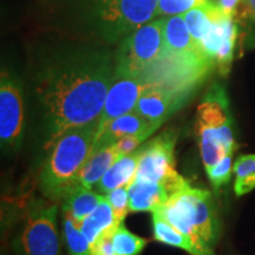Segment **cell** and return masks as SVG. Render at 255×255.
Returning a JSON list of instances; mask_svg holds the SVG:
<instances>
[{"label":"cell","mask_w":255,"mask_h":255,"mask_svg":"<svg viewBox=\"0 0 255 255\" xmlns=\"http://www.w3.org/2000/svg\"><path fill=\"white\" fill-rule=\"evenodd\" d=\"M105 199L109 201L113 207L115 219H116L117 225L124 222V219L130 210L129 207V186H124L116 188V189L109 191L105 194Z\"/></svg>","instance_id":"d4e9b609"},{"label":"cell","mask_w":255,"mask_h":255,"mask_svg":"<svg viewBox=\"0 0 255 255\" xmlns=\"http://www.w3.org/2000/svg\"><path fill=\"white\" fill-rule=\"evenodd\" d=\"M221 12L222 9L220 5L209 1L205 5L191 8L190 11L183 13L184 20H186L187 26L189 28L190 34L199 45L209 32L214 19Z\"/></svg>","instance_id":"ffe728a7"},{"label":"cell","mask_w":255,"mask_h":255,"mask_svg":"<svg viewBox=\"0 0 255 255\" xmlns=\"http://www.w3.org/2000/svg\"><path fill=\"white\" fill-rule=\"evenodd\" d=\"M241 0H219L220 7L226 14L234 15Z\"/></svg>","instance_id":"83f0119b"},{"label":"cell","mask_w":255,"mask_h":255,"mask_svg":"<svg viewBox=\"0 0 255 255\" xmlns=\"http://www.w3.org/2000/svg\"><path fill=\"white\" fill-rule=\"evenodd\" d=\"M104 195L92 191L82 184H76L62 197L64 214L69 215L77 226L97 208Z\"/></svg>","instance_id":"e0dca14e"},{"label":"cell","mask_w":255,"mask_h":255,"mask_svg":"<svg viewBox=\"0 0 255 255\" xmlns=\"http://www.w3.org/2000/svg\"><path fill=\"white\" fill-rule=\"evenodd\" d=\"M159 127L161 126L149 122L137 111L132 110L111 121L101 135L96 136L95 142L114 144L124 136H144L148 138Z\"/></svg>","instance_id":"4fadbf2b"},{"label":"cell","mask_w":255,"mask_h":255,"mask_svg":"<svg viewBox=\"0 0 255 255\" xmlns=\"http://www.w3.org/2000/svg\"><path fill=\"white\" fill-rule=\"evenodd\" d=\"M111 240L116 255H138L148 244L145 239L130 232L124 223L114 229Z\"/></svg>","instance_id":"7402d4cb"},{"label":"cell","mask_w":255,"mask_h":255,"mask_svg":"<svg viewBox=\"0 0 255 255\" xmlns=\"http://www.w3.org/2000/svg\"><path fill=\"white\" fill-rule=\"evenodd\" d=\"M150 85L151 84L146 81L144 76L123 75V73L115 71L114 81L105 98L96 136L101 135L111 121L135 110L141 95Z\"/></svg>","instance_id":"30bf717a"},{"label":"cell","mask_w":255,"mask_h":255,"mask_svg":"<svg viewBox=\"0 0 255 255\" xmlns=\"http://www.w3.org/2000/svg\"><path fill=\"white\" fill-rule=\"evenodd\" d=\"M117 226L120 225H117L115 219L113 207L103 196L97 208L78 226V228L90 246H94L104 234L114 231Z\"/></svg>","instance_id":"ac0fdd59"},{"label":"cell","mask_w":255,"mask_h":255,"mask_svg":"<svg viewBox=\"0 0 255 255\" xmlns=\"http://www.w3.org/2000/svg\"><path fill=\"white\" fill-rule=\"evenodd\" d=\"M176 139V130L168 129L144 144L133 180L167 183L186 182V178L181 176L175 168Z\"/></svg>","instance_id":"ba28073f"},{"label":"cell","mask_w":255,"mask_h":255,"mask_svg":"<svg viewBox=\"0 0 255 255\" xmlns=\"http://www.w3.org/2000/svg\"><path fill=\"white\" fill-rule=\"evenodd\" d=\"M246 13L255 20V0H244Z\"/></svg>","instance_id":"f1b7e54d"},{"label":"cell","mask_w":255,"mask_h":255,"mask_svg":"<svg viewBox=\"0 0 255 255\" xmlns=\"http://www.w3.org/2000/svg\"><path fill=\"white\" fill-rule=\"evenodd\" d=\"M196 135L206 171L238 149L227 92L218 83L208 89L197 107Z\"/></svg>","instance_id":"277c9868"},{"label":"cell","mask_w":255,"mask_h":255,"mask_svg":"<svg viewBox=\"0 0 255 255\" xmlns=\"http://www.w3.org/2000/svg\"><path fill=\"white\" fill-rule=\"evenodd\" d=\"M143 149H144V144H142L131 154L124 155L117 159L111 165L109 170L104 174V176L101 178L100 182L96 184L97 189L102 193L107 194L111 190L116 189V188L130 186L133 178H135Z\"/></svg>","instance_id":"2e32d148"},{"label":"cell","mask_w":255,"mask_h":255,"mask_svg":"<svg viewBox=\"0 0 255 255\" xmlns=\"http://www.w3.org/2000/svg\"><path fill=\"white\" fill-rule=\"evenodd\" d=\"M164 52L170 53V55L203 53L199 44L196 43L195 39L190 34L183 14L173 15V17L165 20Z\"/></svg>","instance_id":"9a60e30c"},{"label":"cell","mask_w":255,"mask_h":255,"mask_svg":"<svg viewBox=\"0 0 255 255\" xmlns=\"http://www.w3.org/2000/svg\"><path fill=\"white\" fill-rule=\"evenodd\" d=\"M233 173L235 175V195L244 196L255 189V154L239 156Z\"/></svg>","instance_id":"44dd1931"},{"label":"cell","mask_w":255,"mask_h":255,"mask_svg":"<svg viewBox=\"0 0 255 255\" xmlns=\"http://www.w3.org/2000/svg\"><path fill=\"white\" fill-rule=\"evenodd\" d=\"M189 182L167 183L133 180L129 186L130 212H155Z\"/></svg>","instance_id":"8fae6325"},{"label":"cell","mask_w":255,"mask_h":255,"mask_svg":"<svg viewBox=\"0 0 255 255\" xmlns=\"http://www.w3.org/2000/svg\"><path fill=\"white\" fill-rule=\"evenodd\" d=\"M210 0H158V11L161 15L183 14L191 8L199 7Z\"/></svg>","instance_id":"484cf974"},{"label":"cell","mask_w":255,"mask_h":255,"mask_svg":"<svg viewBox=\"0 0 255 255\" xmlns=\"http://www.w3.org/2000/svg\"><path fill=\"white\" fill-rule=\"evenodd\" d=\"M15 251L19 255H60L57 205L52 200L33 199L27 203Z\"/></svg>","instance_id":"5b68a950"},{"label":"cell","mask_w":255,"mask_h":255,"mask_svg":"<svg viewBox=\"0 0 255 255\" xmlns=\"http://www.w3.org/2000/svg\"><path fill=\"white\" fill-rule=\"evenodd\" d=\"M98 122L68 130L51 146L39 175V189L46 199L62 200L78 184L79 176L94 148Z\"/></svg>","instance_id":"7a4b0ae2"},{"label":"cell","mask_w":255,"mask_h":255,"mask_svg":"<svg viewBox=\"0 0 255 255\" xmlns=\"http://www.w3.org/2000/svg\"><path fill=\"white\" fill-rule=\"evenodd\" d=\"M24 130V103L20 89L2 70L0 79V142L2 150H17Z\"/></svg>","instance_id":"9c48e42d"},{"label":"cell","mask_w":255,"mask_h":255,"mask_svg":"<svg viewBox=\"0 0 255 255\" xmlns=\"http://www.w3.org/2000/svg\"><path fill=\"white\" fill-rule=\"evenodd\" d=\"M186 96L151 84L137 102L135 111L149 122L162 126L165 119L183 104Z\"/></svg>","instance_id":"7c38bea8"},{"label":"cell","mask_w":255,"mask_h":255,"mask_svg":"<svg viewBox=\"0 0 255 255\" xmlns=\"http://www.w3.org/2000/svg\"><path fill=\"white\" fill-rule=\"evenodd\" d=\"M233 154H227L222 157L215 165H213L209 170H207L210 183L214 187L215 191H219L220 188L229 182L232 177V171L234 165H233Z\"/></svg>","instance_id":"cb8c5ba5"},{"label":"cell","mask_w":255,"mask_h":255,"mask_svg":"<svg viewBox=\"0 0 255 255\" xmlns=\"http://www.w3.org/2000/svg\"><path fill=\"white\" fill-rule=\"evenodd\" d=\"M158 11V0H96V19L108 40H117L148 24Z\"/></svg>","instance_id":"52a82bcc"},{"label":"cell","mask_w":255,"mask_h":255,"mask_svg":"<svg viewBox=\"0 0 255 255\" xmlns=\"http://www.w3.org/2000/svg\"><path fill=\"white\" fill-rule=\"evenodd\" d=\"M114 77L110 56L97 52L68 57L44 70L36 92L45 115L47 148L72 128L100 121Z\"/></svg>","instance_id":"6da1fadb"},{"label":"cell","mask_w":255,"mask_h":255,"mask_svg":"<svg viewBox=\"0 0 255 255\" xmlns=\"http://www.w3.org/2000/svg\"><path fill=\"white\" fill-rule=\"evenodd\" d=\"M64 219V238L70 255H92L90 244L79 231L75 221L65 214Z\"/></svg>","instance_id":"603a6c76"},{"label":"cell","mask_w":255,"mask_h":255,"mask_svg":"<svg viewBox=\"0 0 255 255\" xmlns=\"http://www.w3.org/2000/svg\"><path fill=\"white\" fill-rule=\"evenodd\" d=\"M152 233L156 241L168 246L180 248L190 255H215L201 250L188 235L171 226L156 212L152 213Z\"/></svg>","instance_id":"d6986e66"},{"label":"cell","mask_w":255,"mask_h":255,"mask_svg":"<svg viewBox=\"0 0 255 255\" xmlns=\"http://www.w3.org/2000/svg\"><path fill=\"white\" fill-rule=\"evenodd\" d=\"M120 157H122V155L120 154L116 143L109 144L95 142L91 154L79 176L78 183L91 189L100 182L104 174Z\"/></svg>","instance_id":"5bb4252c"},{"label":"cell","mask_w":255,"mask_h":255,"mask_svg":"<svg viewBox=\"0 0 255 255\" xmlns=\"http://www.w3.org/2000/svg\"><path fill=\"white\" fill-rule=\"evenodd\" d=\"M145 139L146 137L144 136H124L121 137L120 139H117L116 146L117 149H119L120 154L124 156L128 154H131L132 151L138 149Z\"/></svg>","instance_id":"4316f807"},{"label":"cell","mask_w":255,"mask_h":255,"mask_svg":"<svg viewBox=\"0 0 255 255\" xmlns=\"http://www.w3.org/2000/svg\"><path fill=\"white\" fill-rule=\"evenodd\" d=\"M164 25L165 19H156L124 38L115 71L130 76L144 75L163 53Z\"/></svg>","instance_id":"8992f818"},{"label":"cell","mask_w":255,"mask_h":255,"mask_svg":"<svg viewBox=\"0 0 255 255\" xmlns=\"http://www.w3.org/2000/svg\"><path fill=\"white\" fill-rule=\"evenodd\" d=\"M155 212L188 235L201 250L214 254L213 247L219 237V222L208 190L191 187L189 183Z\"/></svg>","instance_id":"3957f363"}]
</instances>
